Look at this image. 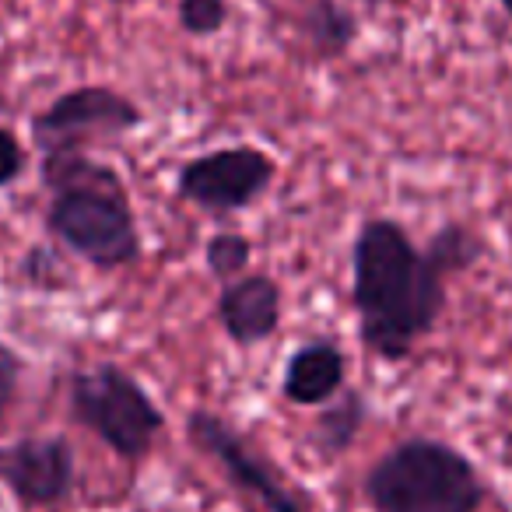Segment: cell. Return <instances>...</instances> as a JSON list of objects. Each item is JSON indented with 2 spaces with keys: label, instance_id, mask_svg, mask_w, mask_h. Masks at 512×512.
<instances>
[{
  "label": "cell",
  "instance_id": "8fae6325",
  "mask_svg": "<svg viewBox=\"0 0 512 512\" xmlns=\"http://www.w3.org/2000/svg\"><path fill=\"white\" fill-rule=\"evenodd\" d=\"M365 418H369V404L358 390H344L341 397L327 400L323 414L316 418L313 432H309V442L313 449L323 456V460H334V456L348 453L351 442L358 439Z\"/></svg>",
  "mask_w": 512,
  "mask_h": 512
},
{
  "label": "cell",
  "instance_id": "7a4b0ae2",
  "mask_svg": "<svg viewBox=\"0 0 512 512\" xmlns=\"http://www.w3.org/2000/svg\"><path fill=\"white\" fill-rule=\"evenodd\" d=\"M43 183L53 193L46 225L71 253L99 271L127 267L141 256L127 186L113 165L85 151H53L43 155Z\"/></svg>",
  "mask_w": 512,
  "mask_h": 512
},
{
  "label": "cell",
  "instance_id": "9a60e30c",
  "mask_svg": "<svg viewBox=\"0 0 512 512\" xmlns=\"http://www.w3.org/2000/svg\"><path fill=\"white\" fill-rule=\"evenodd\" d=\"M228 22V0H179V25L190 36H214Z\"/></svg>",
  "mask_w": 512,
  "mask_h": 512
},
{
  "label": "cell",
  "instance_id": "52a82bcc",
  "mask_svg": "<svg viewBox=\"0 0 512 512\" xmlns=\"http://www.w3.org/2000/svg\"><path fill=\"white\" fill-rule=\"evenodd\" d=\"M186 435H190V442L200 453H207L225 470L235 488L253 495L267 512H306L299 495L285 484V477H281L264 456L256 453L232 425H225L218 414L193 411L190 418H186Z\"/></svg>",
  "mask_w": 512,
  "mask_h": 512
},
{
  "label": "cell",
  "instance_id": "44dd1931",
  "mask_svg": "<svg viewBox=\"0 0 512 512\" xmlns=\"http://www.w3.org/2000/svg\"><path fill=\"white\" fill-rule=\"evenodd\" d=\"M113 4H130V0H113Z\"/></svg>",
  "mask_w": 512,
  "mask_h": 512
},
{
  "label": "cell",
  "instance_id": "7c38bea8",
  "mask_svg": "<svg viewBox=\"0 0 512 512\" xmlns=\"http://www.w3.org/2000/svg\"><path fill=\"white\" fill-rule=\"evenodd\" d=\"M302 36L320 60L344 57L358 39V18L337 0H313L302 11Z\"/></svg>",
  "mask_w": 512,
  "mask_h": 512
},
{
  "label": "cell",
  "instance_id": "ac0fdd59",
  "mask_svg": "<svg viewBox=\"0 0 512 512\" xmlns=\"http://www.w3.org/2000/svg\"><path fill=\"white\" fill-rule=\"evenodd\" d=\"M502 460L512 463V428H509V435H505V453H502Z\"/></svg>",
  "mask_w": 512,
  "mask_h": 512
},
{
  "label": "cell",
  "instance_id": "2e32d148",
  "mask_svg": "<svg viewBox=\"0 0 512 512\" xmlns=\"http://www.w3.org/2000/svg\"><path fill=\"white\" fill-rule=\"evenodd\" d=\"M18 379H22V358L0 341V421L8 414L11 400L18 393Z\"/></svg>",
  "mask_w": 512,
  "mask_h": 512
},
{
  "label": "cell",
  "instance_id": "4fadbf2b",
  "mask_svg": "<svg viewBox=\"0 0 512 512\" xmlns=\"http://www.w3.org/2000/svg\"><path fill=\"white\" fill-rule=\"evenodd\" d=\"M425 253H428V260H432V264L449 278V274L470 271V267L481 260L484 242L477 239L467 225H456L453 221V225H442L439 232L432 235V242H428Z\"/></svg>",
  "mask_w": 512,
  "mask_h": 512
},
{
  "label": "cell",
  "instance_id": "ffe728a7",
  "mask_svg": "<svg viewBox=\"0 0 512 512\" xmlns=\"http://www.w3.org/2000/svg\"><path fill=\"white\" fill-rule=\"evenodd\" d=\"M362 4H369V8H379V4H383V0H362Z\"/></svg>",
  "mask_w": 512,
  "mask_h": 512
},
{
  "label": "cell",
  "instance_id": "5b68a950",
  "mask_svg": "<svg viewBox=\"0 0 512 512\" xmlns=\"http://www.w3.org/2000/svg\"><path fill=\"white\" fill-rule=\"evenodd\" d=\"M144 123L141 109L109 85H81L50 102L32 116V141L43 155L53 151H81L95 137H120Z\"/></svg>",
  "mask_w": 512,
  "mask_h": 512
},
{
  "label": "cell",
  "instance_id": "30bf717a",
  "mask_svg": "<svg viewBox=\"0 0 512 512\" xmlns=\"http://www.w3.org/2000/svg\"><path fill=\"white\" fill-rule=\"evenodd\" d=\"M344 372H348V358H344V351L337 344L309 341L288 358L281 390H285V397L292 404H327V400H334L341 393Z\"/></svg>",
  "mask_w": 512,
  "mask_h": 512
},
{
  "label": "cell",
  "instance_id": "9c48e42d",
  "mask_svg": "<svg viewBox=\"0 0 512 512\" xmlns=\"http://www.w3.org/2000/svg\"><path fill=\"white\" fill-rule=\"evenodd\" d=\"M218 320L239 348L267 341L281 323V288L267 274L225 281L218 295Z\"/></svg>",
  "mask_w": 512,
  "mask_h": 512
},
{
  "label": "cell",
  "instance_id": "d6986e66",
  "mask_svg": "<svg viewBox=\"0 0 512 512\" xmlns=\"http://www.w3.org/2000/svg\"><path fill=\"white\" fill-rule=\"evenodd\" d=\"M502 8H505V15L512 18V0H502Z\"/></svg>",
  "mask_w": 512,
  "mask_h": 512
},
{
  "label": "cell",
  "instance_id": "ba28073f",
  "mask_svg": "<svg viewBox=\"0 0 512 512\" xmlns=\"http://www.w3.org/2000/svg\"><path fill=\"white\" fill-rule=\"evenodd\" d=\"M0 481L25 505H57L71 495L74 449L60 435L18 439L0 449Z\"/></svg>",
  "mask_w": 512,
  "mask_h": 512
},
{
  "label": "cell",
  "instance_id": "3957f363",
  "mask_svg": "<svg viewBox=\"0 0 512 512\" xmlns=\"http://www.w3.org/2000/svg\"><path fill=\"white\" fill-rule=\"evenodd\" d=\"M365 495L376 512H477L484 484L456 446L407 439L372 463Z\"/></svg>",
  "mask_w": 512,
  "mask_h": 512
},
{
  "label": "cell",
  "instance_id": "5bb4252c",
  "mask_svg": "<svg viewBox=\"0 0 512 512\" xmlns=\"http://www.w3.org/2000/svg\"><path fill=\"white\" fill-rule=\"evenodd\" d=\"M204 256H207V271H211L214 278L232 281V278H239V274L246 271L249 256H253V246H249L246 235L221 232V235H214V239L207 242Z\"/></svg>",
  "mask_w": 512,
  "mask_h": 512
},
{
  "label": "cell",
  "instance_id": "e0dca14e",
  "mask_svg": "<svg viewBox=\"0 0 512 512\" xmlns=\"http://www.w3.org/2000/svg\"><path fill=\"white\" fill-rule=\"evenodd\" d=\"M25 169V151L11 130L0 127V186H11Z\"/></svg>",
  "mask_w": 512,
  "mask_h": 512
},
{
  "label": "cell",
  "instance_id": "8992f818",
  "mask_svg": "<svg viewBox=\"0 0 512 512\" xmlns=\"http://www.w3.org/2000/svg\"><path fill=\"white\" fill-rule=\"evenodd\" d=\"M274 172H278V165L271 155L239 144V148H221L186 162L179 169L176 190L179 197L204 207V211H246L267 193V186L274 183Z\"/></svg>",
  "mask_w": 512,
  "mask_h": 512
},
{
  "label": "cell",
  "instance_id": "277c9868",
  "mask_svg": "<svg viewBox=\"0 0 512 512\" xmlns=\"http://www.w3.org/2000/svg\"><path fill=\"white\" fill-rule=\"evenodd\" d=\"M71 411L123 460L148 456L165 425L148 390L120 365H95L78 372L71 379Z\"/></svg>",
  "mask_w": 512,
  "mask_h": 512
},
{
  "label": "cell",
  "instance_id": "6da1fadb",
  "mask_svg": "<svg viewBox=\"0 0 512 512\" xmlns=\"http://www.w3.org/2000/svg\"><path fill=\"white\" fill-rule=\"evenodd\" d=\"M351 271L362 344L386 362H404L446 306V274L390 218L358 228Z\"/></svg>",
  "mask_w": 512,
  "mask_h": 512
}]
</instances>
